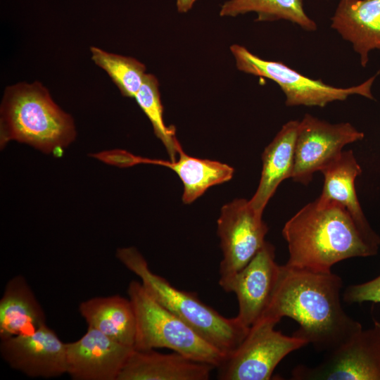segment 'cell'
<instances>
[{"instance_id":"d4e9b609","label":"cell","mask_w":380,"mask_h":380,"mask_svg":"<svg viewBox=\"0 0 380 380\" xmlns=\"http://www.w3.org/2000/svg\"><path fill=\"white\" fill-rule=\"evenodd\" d=\"M92 156L105 163L119 167H130L139 163H150L151 160L119 149L101 151L93 154Z\"/></svg>"},{"instance_id":"6da1fadb","label":"cell","mask_w":380,"mask_h":380,"mask_svg":"<svg viewBox=\"0 0 380 380\" xmlns=\"http://www.w3.org/2000/svg\"><path fill=\"white\" fill-rule=\"evenodd\" d=\"M342 288V279L332 272L280 265L276 286L260 318L279 322L284 317H290L299 324L293 336L318 351L329 353L362 329L344 311Z\"/></svg>"},{"instance_id":"5b68a950","label":"cell","mask_w":380,"mask_h":380,"mask_svg":"<svg viewBox=\"0 0 380 380\" xmlns=\"http://www.w3.org/2000/svg\"><path fill=\"white\" fill-rule=\"evenodd\" d=\"M127 294L136 317L134 349L165 348L215 368L222 364L226 356L157 302L141 282L132 281Z\"/></svg>"},{"instance_id":"8fae6325","label":"cell","mask_w":380,"mask_h":380,"mask_svg":"<svg viewBox=\"0 0 380 380\" xmlns=\"http://www.w3.org/2000/svg\"><path fill=\"white\" fill-rule=\"evenodd\" d=\"M280 271L275 261V248L265 241L253 259L232 277L219 281L227 293L237 298L236 318L251 327L264 313L274 291Z\"/></svg>"},{"instance_id":"277c9868","label":"cell","mask_w":380,"mask_h":380,"mask_svg":"<svg viewBox=\"0 0 380 380\" xmlns=\"http://www.w3.org/2000/svg\"><path fill=\"white\" fill-rule=\"evenodd\" d=\"M117 258L141 280L145 290L157 302L175 315L226 357L234 351L250 327L236 317L227 318L202 302L196 293L179 290L154 273L134 247L120 248Z\"/></svg>"},{"instance_id":"7c38bea8","label":"cell","mask_w":380,"mask_h":380,"mask_svg":"<svg viewBox=\"0 0 380 380\" xmlns=\"http://www.w3.org/2000/svg\"><path fill=\"white\" fill-rule=\"evenodd\" d=\"M0 353L11 367L30 377L67 373L65 343L46 324L32 333L1 340Z\"/></svg>"},{"instance_id":"2e32d148","label":"cell","mask_w":380,"mask_h":380,"mask_svg":"<svg viewBox=\"0 0 380 380\" xmlns=\"http://www.w3.org/2000/svg\"><path fill=\"white\" fill-rule=\"evenodd\" d=\"M214 368L176 352L133 349L118 380H208Z\"/></svg>"},{"instance_id":"cb8c5ba5","label":"cell","mask_w":380,"mask_h":380,"mask_svg":"<svg viewBox=\"0 0 380 380\" xmlns=\"http://www.w3.org/2000/svg\"><path fill=\"white\" fill-rule=\"evenodd\" d=\"M343 299L348 304L380 303V275L370 281L347 286L343 291Z\"/></svg>"},{"instance_id":"603a6c76","label":"cell","mask_w":380,"mask_h":380,"mask_svg":"<svg viewBox=\"0 0 380 380\" xmlns=\"http://www.w3.org/2000/svg\"><path fill=\"white\" fill-rule=\"evenodd\" d=\"M90 51L92 61L108 73L120 93L134 98L146 74L144 64L134 58L108 53L95 46Z\"/></svg>"},{"instance_id":"ba28073f","label":"cell","mask_w":380,"mask_h":380,"mask_svg":"<svg viewBox=\"0 0 380 380\" xmlns=\"http://www.w3.org/2000/svg\"><path fill=\"white\" fill-rule=\"evenodd\" d=\"M296 380H380V323L355 333L315 366L297 365Z\"/></svg>"},{"instance_id":"3957f363","label":"cell","mask_w":380,"mask_h":380,"mask_svg":"<svg viewBox=\"0 0 380 380\" xmlns=\"http://www.w3.org/2000/svg\"><path fill=\"white\" fill-rule=\"evenodd\" d=\"M72 117L39 82L6 88L1 106L0 145L15 140L46 153L60 155L75 139Z\"/></svg>"},{"instance_id":"484cf974","label":"cell","mask_w":380,"mask_h":380,"mask_svg":"<svg viewBox=\"0 0 380 380\" xmlns=\"http://www.w3.org/2000/svg\"><path fill=\"white\" fill-rule=\"evenodd\" d=\"M198 0H176L177 11L179 13H186Z\"/></svg>"},{"instance_id":"7a4b0ae2","label":"cell","mask_w":380,"mask_h":380,"mask_svg":"<svg viewBox=\"0 0 380 380\" xmlns=\"http://www.w3.org/2000/svg\"><path fill=\"white\" fill-rule=\"evenodd\" d=\"M282 236L289 253L286 264L315 272H329L340 261L377 253L365 241L343 205L320 198L289 220Z\"/></svg>"},{"instance_id":"9a60e30c","label":"cell","mask_w":380,"mask_h":380,"mask_svg":"<svg viewBox=\"0 0 380 380\" xmlns=\"http://www.w3.org/2000/svg\"><path fill=\"white\" fill-rule=\"evenodd\" d=\"M331 27L350 42L366 67L369 53L380 50V0H340Z\"/></svg>"},{"instance_id":"e0dca14e","label":"cell","mask_w":380,"mask_h":380,"mask_svg":"<svg viewBox=\"0 0 380 380\" xmlns=\"http://www.w3.org/2000/svg\"><path fill=\"white\" fill-rule=\"evenodd\" d=\"M298 124V120L285 123L262 154L260 179L255 193L249 200L251 207L261 215L280 183L291 178Z\"/></svg>"},{"instance_id":"ffe728a7","label":"cell","mask_w":380,"mask_h":380,"mask_svg":"<svg viewBox=\"0 0 380 380\" xmlns=\"http://www.w3.org/2000/svg\"><path fill=\"white\" fill-rule=\"evenodd\" d=\"M177 155L179 159L175 162L157 160L156 165L169 167L178 175L184 186L182 201L185 204L194 201L210 186L233 177L234 168L225 163L190 156L182 147Z\"/></svg>"},{"instance_id":"30bf717a","label":"cell","mask_w":380,"mask_h":380,"mask_svg":"<svg viewBox=\"0 0 380 380\" xmlns=\"http://www.w3.org/2000/svg\"><path fill=\"white\" fill-rule=\"evenodd\" d=\"M267 232L262 215L249 201L237 198L222 206L217 229L222 251L219 281L232 277L253 259L264 245Z\"/></svg>"},{"instance_id":"7402d4cb","label":"cell","mask_w":380,"mask_h":380,"mask_svg":"<svg viewBox=\"0 0 380 380\" xmlns=\"http://www.w3.org/2000/svg\"><path fill=\"white\" fill-rule=\"evenodd\" d=\"M150 120L156 136L163 142L170 160L175 162L182 147L175 136V127L167 126L163 120V108L156 76L146 74L144 82L134 98Z\"/></svg>"},{"instance_id":"d6986e66","label":"cell","mask_w":380,"mask_h":380,"mask_svg":"<svg viewBox=\"0 0 380 380\" xmlns=\"http://www.w3.org/2000/svg\"><path fill=\"white\" fill-rule=\"evenodd\" d=\"M79 311L88 326L134 348L136 317L129 298L118 295L94 297L82 302Z\"/></svg>"},{"instance_id":"5bb4252c","label":"cell","mask_w":380,"mask_h":380,"mask_svg":"<svg viewBox=\"0 0 380 380\" xmlns=\"http://www.w3.org/2000/svg\"><path fill=\"white\" fill-rule=\"evenodd\" d=\"M324 175V186L319 198L334 201L343 205L350 215L362 236L376 253L380 236L368 222L358 201L355 179L362 168L351 150L341 156L320 171Z\"/></svg>"},{"instance_id":"52a82bcc","label":"cell","mask_w":380,"mask_h":380,"mask_svg":"<svg viewBox=\"0 0 380 380\" xmlns=\"http://www.w3.org/2000/svg\"><path fill=\"white\" fill-rule=\"evenodd\" d=\"M278 322L262 317L253 324L241 343L218 369L221 380H270L278 364L308 343L274 329Z\"/></svg>"},{"instance_id":"8992f818","label":"cell","mask_w":380,"mask_h":380,"mask_svg":"<svg viewBox=\"0 0 380 380\" xmlns=\"http://www.w3.org/2000/svg\"><path fill=\"white\" fill-rule=\"evenodd\" d=\"M230 51L240 71L267 78L277 83L285 95L287 106L324 107L329 103L344 101L355 94L374 99L371 89L380 71L357 86L335 87L321 80L303 75L282 62L261 58L241 45L233 44Z\"/></svg>"},{"instance_id":"44dd1931","label":"cell","mask_w":380,"mask_h":380,"mask_svg":"<svg viewBox=\"0 0 380 380\" xmlns=\"http://www.w3.org/2000/svg\"><path fill=\"white\" fill-rule=\"evenodd\" d=\"M254 12L256 21L284 20L306 31H315L317 24L304 11L303 0H228L220 8L222 17H236Z\"/></svg>"},{"instance_id":"4fadbf2b","label":"cell","mask_w":380,"mask_h":380,"mask_svg":"<svg viewBox=\"0 0 380 380\" xmlns=\"http://www.w3.org/2000/svg\"><path fill=\"white\" fill-rule=\"evenodd\" d=\"M65 347L67 374L74 380H118L134 349L89 326Z\"/></svg>"},{"instance_id":"9c48e42d","label":"cell","mask_w":380,"mask_h":380,"mask_svg":"<svg viewBox=\"0 0 380 380\" xmlns=\"http://www.w3.org/2000/svg\"><path fill=\"white\" fill-rule=\"evenodd\" d=\"M364 137L349 122L331 124L305 114L298 127L292 179L308 184L315 172L341 156L345 146Z\"/></svg>"},{"instance_id":"ac0fdd59","label":"cell","mask_w":380,"mask_h":380,"mask_svg":"<svg viewBox=\"0 0 380 380\" xmlns=\"http://www.w3.org/2000/svg\"><path fill=\"white\" fill-rule=\"evenodd\" d=\"M45 320L44 310L25 278H11L0 300L1 340L32 333L46 324Z\"/></svg>"}]
</instances>
